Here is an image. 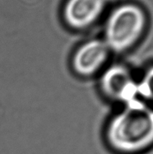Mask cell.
Wrapping results in <instances>:
<instances>
[{
    "mask_svg": "<svg viewBox=\"0 0 153 154\" xmlns=\"http://www.w3.org/2000/svg\"><path fill=\"white\" fill-rule=\"evenodd\" d=\"M110 51L103 39L87 40L80 45L73 54L72 68L78 75L92 76L105 66Z\"/></svg>",
    "mask_w": 153,
    "mask_h": 154,
    "instance_id": "5b68a950",
    "label": "cell"
},
{
    "mask_svg": "<svg viewBox=\"0 0 153 154\" xmlns=\"http://www.w3.org/2000/svg\"><path fill=\"white\" fill-rule=\"evenodd\" d=\"M148 26L146 11L140 4L125 1L110 10L104 23V39L110 52L124 53L134 47Z\"/></svg>",
    "mask_w": 153,
    "mask_h": 154,
    "instance_id": "7a4b0ae2",
    "label": "cell"
},
{
    "mask_svg": "<svg viewBox=\"0 0 153 154\" xmlns=\"http://www.w3.org/2000/svg\"><path fill=\"white\" fill-rule=\"evenodd\" d=\"M109 146L124 154L140 153L153 146V106L139 98L124 104L106 129Z\"/></svg>",
    "mask_w": 153,
    "mask_h": 154,
    "instance_id": "6da1fadb",
    "label": "cell"
},
{
    "mask_svg": "<svg viewBox=\"0 0 153 154\" xmlns=\"http://www.w3.org/2000/svg\"><path fill=\"white\" fill-rule=\"evenodd\" d=\"M138 97L153 106V65L147 68L138 80Z\"/></svg>",
    "mask_w": 153,
    "mask_h": 154,
    "instance_id": "8992f818",
    "label": "cell"
},
{
    "mask_svg": "<svg viewBox=\"0 0 153 154\" xmlns=\"http://www.w3.org/2000/svg\"><path fill=\"white\" fill-rule=\"evenodd\" d=\"M100 85L107 97L124 104L138 99V80L125 65L116 63L108 67L102 73Z\"/></svg>",
    "mask_w": 153,
    "mask_h": 154,
    "instance_id": "277c9868",
    "label": "cell"
},
{
    "mask_svg": "<svg viewBox=\"0 0 153 154\" xmlns=\"http://www.w3.org/2000/svg\"><path fill=\"white\" fill-rule=\"evenodd\" d=\"M114 0H64L61 17L64 25L72 32L87 31L106 13Z\"/></svg>",
    "mask_w": 153,
    "mask_h": 154,
    "instance_id": "3957f363",
    "label": "cell"
}]
</instances>
